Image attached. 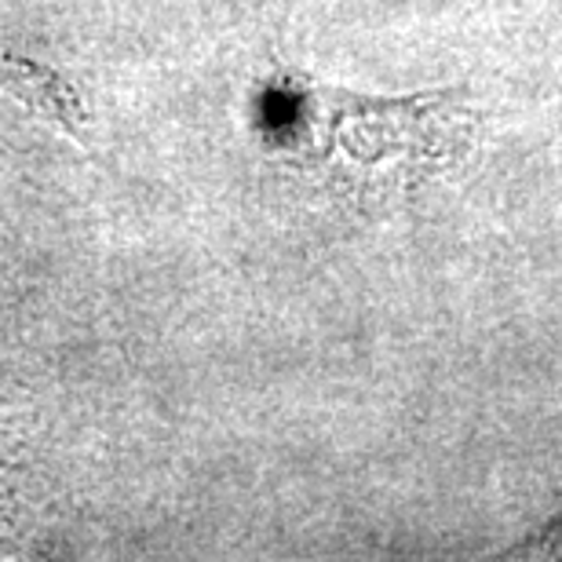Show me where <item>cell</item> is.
<instances>
[{
  "mask_svg": "<svg viewBox=\"0 0 562 562\" xmlns=\"http://www.w3.org/2000/svg\"><path fill=\"white\" fill-rule=\"evenodd\" d=\"M274 136L285 161L355 198L420 187L464 161L479 132L468 88L417 95H362L311 77L274 85Z\"/></svg>",
  "mask_w": 562,
  "mask_h": 562,
  "instance_id": "obj_1",
  "label": "cell"
}]
</instances>
